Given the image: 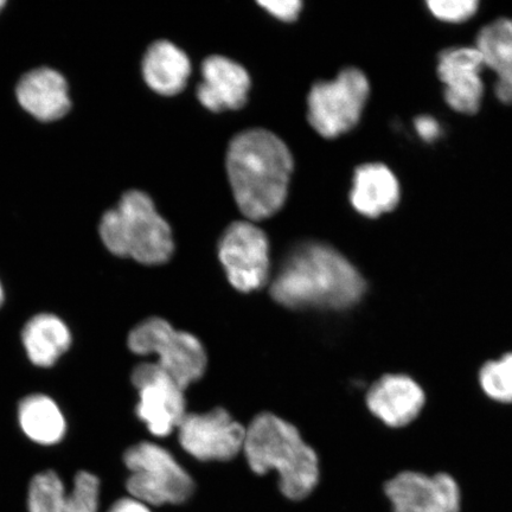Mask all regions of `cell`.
<instances>
[{"label": "cell", "instance_id": "obj_26", "mask_svg": "<svg viewBox=\"0 0 512 512\" xmlns=\"http://www.w3.org/2000/svg\"><path fill=\"white\" fill-rule=\"evenodd\" d=\"M108 512H151L149 507L136 498H123L112 505Z\"/></svg>", "mask_w": 512, "mask_h": 512}, {"label": "cell", "instance_id": "obj_28", "mask_svg": "<svg viewBox=\"0 0 512 512\" xmlns=\"http://www.w3.org/2000/svg\"><path fill=\"white\" fill-rule=\"evenodd\" d=\"M6 4V2H4V0H0V10L3 9V6Z\"/></svg>", "mask_w": 512, "mask_h": 512}, {"label": "cell", "instance_id": "obj_9", "mask_svg": "<svg viewBox=\"0 0 512 512\" xmlns=\"http://www.w3.org/2000/svg\"><path fill=\"white\" fill-rule=\"evenodd\" d=\"M132 383L139 394L138 418L156 437H168L187 415L184 389L157 363L134 368Z\"/></svg>", "mask_w": 512, "mask_h": 512}, {"label": "cell", "instance_id": "obj_13", "mask_svg": "<svg viewBox=\"0 0 512 512\" xmlns=\"http://www.w3.org/2000/svg\"><path fill=\"white\" fill-rule=\"evenodd\" d=\"M100 482L89 472H80L73 490L66 494L59 476L53 471L38 473L29 489L30 512H98Z\"/></svg>", "mask_w": 512, "mask_h": 512}, {"label": "cell", "instance_id": "obj_17", "mask_svg": "<svg viewBox=\"0 0 512 512\" xmlns=\"http://www.w3.org/2000/svg\"><path fill=\"white\" fill-rule=\"evenodd\" d=\"M398 179L387 166L364 164L357 168L351 190V203L358 213L375 219L398 206Z\"/></svg>", "mask_w": 512, "mask_h": 512}, {"label": "cell", "instance_id": "obj_5", "mask_svg": "<svg viewBox=\"0 0 512 512\" xmlns=\"http://www.w3.org/2000/svg\"><path fill=\"white\" fill-rule=\"evenodd\" d=\"M124 462L131 472L127 490L140 502L181 504L194 492V480L163 447L144 441L128 448Z\"/></svg>", "mask_w": 512, "mask_h": 512}, {"label": "cell", "instance_id": "obj_25", "mask_svg": "<svg viewBox=\"0 0 512 512\" xmlns=\"http://www.w3.org/2000/svg\"><path fill=\"white\" fill-rule=\"evenodd\" d=\"M415 127L419 136L426 140V142H433L434 139H437L440 133L437 121L431 117H420L416 119Z\"/></svg>", "mask_w": 512, "mask_h": 512}, {"label": "cell", "instance_id": "obj_20", "mask_svg": "<svg viewBox=\"0 0 512 512\" xmlns=\"http://www.w3.org/2000/svg\"><path fill=\"white\" fill-rule=\"evenodd\" d=\"M22 341L29 360L37 367L49 368L66 354L72 334L61 318L41 313L24 326Z\"/></svg>", "mask_w": 512, "mask_h": 512}, {"label": "cell", "instance_id": "obj_8", "mask_svg": "<svg viewBox=\"0 0 512 512\" xmlns=\"http://www.w3.org/2000/svg\"><path fill=\"white\" fill-rule=\"evenodd\" d=\"M219 256L236 290L252 292L266 284L270 274V243L252 222L230 224L219 243Z\"/></svg>", "mask_w": 512, "mask_h": 512}, {"label": "cell", "instance_id": "obj_7", "mask_svg": "<svg viewBox=\"0 0 512 512\" xmlns=\"http://www.w3.org/2000/svg\"><path fill=\"white\" fill-rule=\"evenodd\" d=\"M369 92V81L360 69H344L336 80L320 81L312 86L307 99V119L320 136H341L360 121Z\"/></svg>", "mask_w": 512, "mask_h": 512}, {"label": "cell", "instance_id": "obj_18", "mask_svg": "<svg viewBox=\"0 0 512 512\" xmlns=\"http://www.w3.org/2000/svg\"><path fill=\"white\" fill-rule=\"evenodd\" d=\"M191 73L188 56L169 41H157L146 50L143 75L147 86L160 95L181 93Z\"/></svg>", "mask_w": 512, "mask_h": 512}, {"label": "cell", "instance_id": "obj_21", "mask_svg": "<svg viewBox=\"0 0 512 512\" xmlns=\"http://www.w3.org/2000/svg\"><path fill=\"white\" fill-rule=\"evenodd\" d=\"M18 420L25 435L36 444L56 445L66 435V419L47 395H30L19 403Z\"/></svg>", "mask_w": 512, "mask_h": 512}, {"label": "cell", "instance_id": "obj_6", "mask_svg": "<svg viewBox=\"0 0 512 512\" xmlns=\"http://www.w3.org/2000/svg\"><path fill=\"white\" fill-rule=\"evenodd\" d=\"M127 343L133 354L157 355L158 366L183 389L200 380L207 369L202 343L188 332L174 329L162 318L144 320L130 332Z\"/></svg>", "mask_w": 512, "mask_h": 512}, {"label": "cell", "instance_id": "obj_24", "mask_svg": "<svg viewBox=\"0 0 512 512\" xmlns=\"http://www.w3.org/2000/svg\"><path fill=\"white\" fill-rule=\"evenodd\" d=\"M262 8H265L274 17L284 22H293L298 18L303 3L299 0H268V2H259Z\"/></svg>", "mask_w": 512, "mask_h": 512}, {"label": "cell", "instance_id": "obj_12", "mask_svg": "<svg viewBox=\"0 0 512 512\" xmlns=\"http://www.w3.org/2000/svg\"><path fill=\"white\" fill-rule=\"evenodd\" d=\"M484 61L477 48H454L439 56L438 74L445 85V99L452 110L476 114L482 105Z\"/></svg>", "mask_w": 512, "mask_h": 512}, {"label": "cell", "instance_id": "obj_11", "mask_svg": "<svg viewBox=\"0 0 512 512\" xmlns=\"http://www.w3.org/2000/svg\"><path fill=\"white\" fill-rule=\"evenodd\" d=\"M394 512H459V486L450 475L402 472L384 486Z\"/></svg>", "mask_w": 512, "mask_h": 512}, {"label": "cell", "instance_id": "obj_2", "mask_svg": "<svg viewBox=\"0 0 512 512\" xmlns=\"http://www.w3.org/2000/svg\"><path fill=\"white\" fill-rule=\"evenodd\" d=\"M292 170L291 151L270 131L241 132L229 144V182L241 213L251 221L268 219L283 208Z\"/></svg>", "mask_w": 512, "mask_h": 512}, {"label": "cell", "instance_id": "obj_27", "mask_svg": "<svg viewBox=\"0 0 512 512\" xmlns=\"http://www.w3.org/2000/svg\"><path fill=\"white\" fill-rule=\"evenodd\" d=\"M4 303V290L2 283H0V306Z\"/></svg>", "mask_w": 512, "mask_h": 512}, {"label": "cell", "instance_id": "obj_14", "mask_svg": "<svg viewBox=\"0 0 512 512\" xmlns=\"http://www.w3.org/2000/svg\"><path fill=\"white\" fill-rule=\"evenodd\" d=\"M202 76L197 98L207 110L235 111L246 105L251 78L241 64L228 57L209 56L202 64Z\"/></svg>", "mask_w": 512, "mask_h": 512}, {"label": "cell", "instance_id": "obj_22", "mask_svg": "<svg viewBox=\"0 0 512 512\" xmlns=\"http://www.w3.org/2000/svg\"><path fill=\"white\" fill-rule=\"evenodd\" d=\"M479 381L486 395L499 402H512V354L486 363Z\"/></svg>", "mask_w": 512, "mask_h": 512}, {"label": "cell", "instance_id": "obj_15", "mask_svg": "<svg viewBox=\"0 0 512 512\" xmlns=\"http://www.w3.org/2000/svg\"><path fill=\"white\" fill-rule=\"evenodd\" d=\"M370 412L390 427H402L416 418L425 405L424 390L406 375H386L370 388Z\"/></svg>", "mask_w": 512, "mask_h": 512}, {"label": "cell", "instance_id": "obj_19", "mask_svg": "<svg viewBox=\"0 0 512 512\" xmlns=\"http://www.w3.org/2000/svg\"><path fill=\"white\" fill-rule=\"evenodd\" d=\"M484 66L497 75L499 101L512 105V19L501 18L480 30L476 42Z\"/></svg>", "mask_w": 512, "mask_h": 512}, {"label": "cell", "instance_id": "obj_1", "mask_svg": "<svg viewBox=\"0 0 512 512\" xmlns=\"http://www.w3.org/2000/svg\"><path fill=\"white\" fill-rule=\"evenodd\" d=\"M366 281L344 256L324 243L305 242L286 256L271 294L290 309L345 310L360 302Z\"/></svg>", "mask_w": 512, "mask_h": 512}, {"label": "cell", "instance_id": "obj_10", "mask_svg": "<svg viewBox=\"0 0 512 512\" xmlns=\"http://www.w3.org/2000/svg\"><path fill=\"white\" fill-rule=\"evenodd\" d=\"M179 443L202 462H227L245 445L246 430L223 408L206 414H187L178 426Z\"/></svg>", "mask_w": 512, "mask_h": 512}, {"label": "cell", "instance_id": "obj_3", "mask_svg": "<svg viewBox=\"0 0 512 512\" xmlns=\"http://www.w3.org/2000/svg\"><path fill=\"white\" fill-rule=\"evenodd\" d=\"M243 450L256 475L278 472L280 490L292 501H302L318 484L315 451L304 443L296 427L277 415L256 416L247 428Z\"/></svg>", "mask_w": 512, "mask_h": 512}, {"label": "cell", "instance_id": "obj_16", "mask_svg": "<svg viewBox=\"0 0 512 512\" xmlns=\"http://www.w3.org/2000/svg\"><path fill=\"white\" fill-rule=\"evenodd\" d=\"M16 96L19 105L41 121L59 120L72 107L66 79L48 67L24 74L16 87Z\"/></svg>", "mask_w": 512, "mask_h": 512}, {"label": "cell", "instance_id": "obj_23", "mask_svg": "<svg viewBox=\"0 0 512 512\" xmlns=\"http://www.w3.org/2000/svg\"><path fill=\"white\" fill-rule=\"evenodd\" d=\"M427 5L435 17L451 23L467 21L478 9L476 0H431Z\"/></svg>", "mask_w": 512, "mask_h": 512}, {"label": "cell", "instance_id": "obj_4", "mask_svg": "<svg viewBox=\"0 0 512 512\" xmlns=\"http://www.w3.org/2000/svg\"><path fill=\"white\" fill-rule=\"evenodd\" d=\"M99 234L112 254L143 265L165 264L175 249L168 222L157 213L152 198L139 190L127 191L117 207L106 211Z\"/></svg>", "mask_w": 512, "mask_h": 512}]
</instances>
